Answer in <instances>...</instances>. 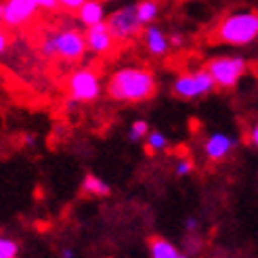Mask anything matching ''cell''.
Returning <instances> with one entry per match:
<instances>
[{"mask_svg": "<svg viewBox=\"0 0 258 258\" xmlns=\"http://www.w3.org/2000/svg\"><path fill=\"white\" fill-rule=\"evenodd\" d=\"M147 135V122L145 120H137V122H133V126H131V133H128V139L131 141H141Z\"/></svg>", "mask_w": 258, "mask_h": 258, "instance_id": "cell-18", "label": "cell"}, {"mask_svg": "<svg viewBox=\"0 0 258 258\" xmlns=\"http://www.w3.org/2000/svg\"><path fill=\"white\" fill-rule=\"evenodd\" d=\"M250 139H252V143L258 147V124L252 128V135H250Z\"/></svg>", "mask_w": 258, "mask_h": 258, "instance_id": "cell-24", "label": "cell"}, {"mask_svg": "<svg viewBox=\"0 0 258 258\" xmlns=\"http://www.w3.org/2000/svg\"><path fill=\"white\" fill-rule=\"evenodd\" d=\"M107 13H105V7H103L101 0H86L82 5V9L76 13L78 21L84 25V28H95L99 23H105L107 21Z\"/></svg>", "mask_w": 258, "mask_h": 258, "instance_id": "cell-11", "label": "cell"}, {"mask_svg": "<svg viewBox=\"0 0 258 258\" xmlns=\"http://www.w3.org/2000/svg\"><path fill=\"white\" fill-rule=\"evenodd\" d=\"M143 42L153 57H164L170 50V38H166V34L156 25H147L143 30Z\"/></svg>", "mask_w": 258, "mask_h": 258, "instance_id": "cell-10", "label": "cell"}, {"mask_svg": "<svg viewBox=\"0 0 258 258\" xmlns=\"http://www.w3.org/2000/svg\"><path fill=\"white\" fill-rule=\"evenodd\" d=\"M107 28L109 32L113 34L115 42H128L137 38L143 30V23L139 21V15H137V3H128L120 9L111 11L107 15Z\"/></svg>", "mask_w": 258, "mask_h": 258, "instance_id": "cell-4", "label": "cell"}, {"mask_svg": "<svg viewBox=\"0 0 258 258\" xmlns=\"http://www.w3.org/2000/svg\"><path fill=\"white\" fill-rule=\"evenodd\" d=\"M34 3L38 5V9L46 11V13H53L59 9V0H34Z\"/></svg>", "mask_w": 258, "mask_h": 258, "instance_id": "cell-20", "label": "cell"}, {"mask_svg": "<svg viewBox=\"0 0 258 258\" xmlns=\"http://www.w3.org/2000/svg\"><path fill=\"white\" fill-rule=\"evenodd\" d=\"M84 38H86V48L95 55H109L115 46V38L109 32L107 23H99L95 28H86Z\"/></svg>", "mask_w": 258, "mask_h": 258, "instance_id": "cell-9", "label": "cell"}, {"mask_svg": "<svg viewBox=\"0 0 258 258\" xmlns=\"http://www.w3.org/2000/svg\"><path fill=\"white\" fill-rule=\"evenodd\" d=\"M206 70L210 72L212 80L216 86L221 88H233L239 78L248 70L246 59L233 57V55H223V57H214L206 63Z\"/></svg>", "mask_w": 258, "mask_h": 258, "instance_id": "cell-5", "label": "cell"}, {"mask_svg": "<svg viewBox=\"0 0 258 258\" xmlns=\"http://www.w3.org/2000/svg\"><path fill=\"white\" fill-rule=\"evenodd\" d=\"M86 0H59V9L68 11V13H78Z\"/></svg>", "mask_w": 258, "mask_h": 258, "instance_id": "cell-19", "label": "cell"}, {"mask_svg": "<svg viewBox=\"0 0 258 258\" xmlns=\"http://www.w3.org/2000/svg\"><path fill=\"white\" fill-rule=\"evenodd\" d=\"M63 258H74V250H63Z\"/></svg>", "mask_w": 258, "mask_h": 258, "instance_id": "cell-27", "label": "cell"}, {"mask_svg": "<svg viewBox=\"0 0 258 258\" xmlns=\"http://www.w3.org/2000/svg\"><path fill=\"white\" fill-rule=\"evenodd\" d=\"M183 3H193V0H183Z\"/></svg>", "mask_w": 258, "mask_h": 258, "instance_id": "cell-30", "label": "cell"}, {"mask_svg": "<svg viewBox=\"0 0 258 258\" xmlns=\"http://www.w3.org/2000/svg\"><path fill=\"white\" fill-rule=\"evenodd\" d=\"M166 145H168V141H166V137L162 133H151L147 137V147L149 151H162L166 149Z\"/></svg>", "mask_w": 258, "mask_h": 258, "instance_id": "cell-17", "label": "cell"}, {"mask_svg": "<svg viewBox=\"0 0 258 258\" xmlns=\"http://www.w3.org/2000/svg\"><path fill=\"white\" fill-rule=\"evenodd\" d=\"M109 185L103 183V180L95 174H86L84 183H82V193L84 196H93V198H105L109 196Z\"/></svg>", "mask_w": 258, "mask_h": 258, "instance_id": "cell-14", "label": "cell"}, {"mask_svg": "<svg viewBox=\"0 0 258 258\" xmlns=\"http://www.w3.org/2000/svg\"><path fill=\"white\" fill-rule=\"evenodd\" d=\"M178 258H187V256H185V254H180V256H178Z\"/></svg>", "mask_w": 258, "mask_h": 258, "instance_id": "cell-29", "label": "cell"}, {"mask_svg": "<svg viewBox=\"0 0 258 258\" xmlns=\"http://www.w3.org/2000/svg\"><path fill=\"white\" fill-rule=\"evenodd\" d=\"M40 53L46 59L59 57L63 61H80L86 53V38L84 32L76 30V28H63L57 32H48L42 36L40 40Z\"/></svg>", "mask_w": 258, "mask_h": 258, "instance_id": "cell-3", "label": "cell"}, {"mask_svg": "<svg viewBox=\"0 0 258 258\" xmlns=\"http://www.w3.org/2000/svg\"><path fill=\"white\" fill-rule=\"evenodd\" d=\"M101 93V80L97 72L90 68H80L76 70L68 78V95L74 103H88L95 101Z\"/></svg>", "mask_w": 258, "mask_h": 258, "instance_id": "cell-7", "label": "cell"}, {"mask_svg": "<svg viewBox=\"0 0 258 258\" xmlns=\"http://www.w3.org/2000/svg\"><path fill=\"white\" fill-rule=\"evenodd\" d=\"M214 80L208 70H196V72H187L180 74L172 84V93L180 99H200L204 95H208L214 90Z\"/></svg>", "mask_w": 258, "mask_h": 258, "instance_id": "cell-6", "label": "cell"}, {"mask_svg": "<svg viewBox=\"0 0 258 258\" xmlns=\"http://www.w3.org/2000/svg\"><path fill=\"white\" fill-rule=\"evenodd\" d=\"M149 252L151 258H178V250L172 246L170 241H166L164 237H151L149 239Z\"/></svg>", "mask_w": 258, "mask_h": 258, "instance_id": "cell-13", "label": "cell"}, {"mask_svg": "<svg viewBox=\"0 0 258 258\" xmlns=\"http://www.w3.org/2000/svg\"><path fill=\"white\" fill-rule=\"evenodd\" d=\"M107 93L115 101L141 103L156 95V78L147 68L128 66L111 74L107 82Z\"/></svg>", "mask_w": 258, "mask_h": 258, "instance_id": "cell-1", "label": "cell"}, {"mask_svg": "<svg viewBox=\"0 0 258 258\" xmlns=\"http://www.w3.org/2000/svg\"><path fill=\"white\" fill-rule=\"evenodd\" d=\"M25 145H34V135H25Z\"/></svg>", "mask_w": 258, "mask_h": 258, "instance_id": "cell-26", "label": "cell"}, {"mask_svg": "<svg viewBox=\"0 0 258 258\" xmlns=\"http://www.w3.org/2000/svg\"><path fill=\"white\" fill-rule=\"evenodd\" d=\"M191 170H193V162H189V160H183V162L176 164V174H178V176H185V174H189Z\"/></svg>", "mask_w": 258, "mask_h": 258, "instance_id": "cell-21", "label": "cell"}, {"mask_svg": "<svg viewBox=\"0 0 258 258\" xmlns=\"http://www.w3.org/2000/svg\"><path fill=\"white\" fill-rule=\"evenodd\" d=\"M40 11L34 0H3L0 3V21L7 30H19L28 25Z\"/></svg>", "mask_w": 258, "mask_h": 258, "instance_id": "cell-8", "label": "cell"}, {"mask_svg": "<svg viewBox=\"0 0 258 258\" xmlns=\"http://www.w3.org/2000/svg\"><path fill=\"white\" fill-rule=\"evenodd\" d=\"M170 44L172 46H180V44H183V36H180V34H172L170 36Z\"/></svg>", "mask_w": 258, "mask_h": 258, "instance_id": "cell-23", "label": "cell"}, {"mask_svg": "<svg viewBox=\"0 0 258 258\" xmlns=\"http://www.w3.org/2000/svg\"><path fill=\"white\" fill-rule=\"evenodd\" d=\"M101 3H111V0H101Z\"/></svg>", "mask_w": 258, "mask_h": 258, "instance_id": "cell-28", "label": "cell"}, {"mask_svg": "<svg viewBox=\"0 0 258 258\" xmlns=\"http://www.w3.org/2000/svg\"><path fill=\"white\" fill-rule=\"evenodd\" d=\"M158 13H160L158 0H139L137 3V15H139V21L143 25H149L153 19L158 17Z\"/></svg>", "mask_w": 258, "mask_h": 258, "instance_id": "cell-15", "label": "cell"}, {"mask_svg": "<svg viewBox=\"0 0 258 258\" xmlns=\"http://www.w3.org/2000/svg\"><path fill=\"white\" fill-rule=\"evenodd\" d=\"M185 227H187V229H196V227H198V221H196V218H187Z\"/></svg>", "mask_w": 258, "mask_h": 258, "instance_id": "cell-25", "label": "cell"}, {"mask_svg": "<svg viewBox=\"0 0 258 258\" xmlns=\"http://www.w3.org/2000/svg\"><path fill=\"white\" fill-rule=\"evenodd\" d=\"M7 46H9V38H7V32H3L0 34V53H5Z\"/></svg>", "mask_w": 258, "mask_h": 258, "instance_id": "cell-22", "label": "cell"}, {"mask_svg": "<svg viewBox=\"0 0 258 258\" xmlns=\"http://www.w3.org/2000/svg\"><path fill=\"white\" fill-rule=\"evenodd\" d=\"M17 252H19L17 241H13L9 237L0 239V258H17Z\"/></svg>", "mask_w": 258, "mask_h": 258, "instance_id": "cell-16", "label": "cell"}, {"mask_svg": "<svg viewBox=\"0 0 258 258\" xmlns=\"http://www.w3.org/2000/svg\"><path fill=\"white\" fill-rule=\"evenodd\" d=\"M235 143L237 141L233 137L216 133V135H212L208 139V143H206V156H208L210 160H223L231 153V149L235 147Z\"/></svg>", "mask_w": 258, "mask_h": 258, "instance_id": "cell-12", "label": "cell"}, {"mask_svg": "<svg viewBox=\"0 0 258 258\" xmlns=\"http://www.w3.org/2000/svg\"><path fill=\"white\" fill-rule=\"evenodd\" d=\"M258 38V11L237 9L218 19L212 30V40L229 46H248Z\"/></svg>", "mask_w": 258, "mask_h": 258, "instance_id": "cell-2", "label": "cell"}]
</instances>
